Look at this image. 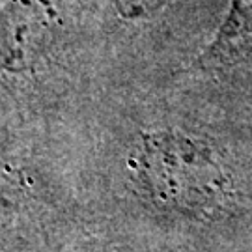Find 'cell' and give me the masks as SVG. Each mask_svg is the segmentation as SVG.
I'll return each instance as SVG.
<instances>
[{"label": "cell", "mask_w": 252, "mask_h": 252, "mask_svg": "<svg viewBox=\"0 0 252 252\" xmlns=\"http://www.w3.org/2000/svg\"><path fill=\"white\" fill-rule=\"evenodd\" d=\"M136 164L155 200L174 209H200L220 192L222 174L211 152L187 136L146 135Z\"/></svg>", "instance_id": "6da1fadb"}, {"label": "cell", "mask_w": 252, "mask_h": 252, "mask_svg": "<svg viewBox=\"0 0 252 252\" xmlns=\"http://www.w3.org/2000/svg\"><path fill=\"white\" fill-rule=\"evenodd\" d=\"M252 51V0H232L230 13L224 19L213 43L200 58L206 67L230 65Z\"/></svg>", "instance_id": "7a4b0ae2"}, {"label": "cell", "mask_w": 252, "mask_h": 252, "mask_svg": "<svg viewBox=\"0 0 252 252\" xmlns=\"http://www.w3.org/2000/svg\"><path fill=\"white\" fill-rule=\"evenodd\" d=\"M166 0H114L118 13L124 19H144L153 15Z\"/></svg>", "instance_id": "3957f363"}]
</instances>
